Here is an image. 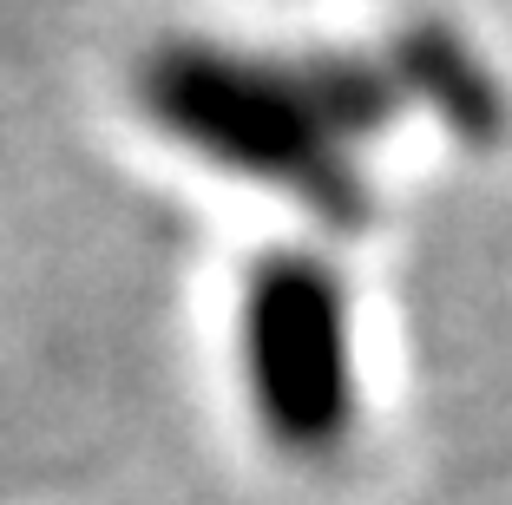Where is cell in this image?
I'll use <instances>...</instances> for the list:
<instances>
[{
  "mask_svg": "<svg viewBox=\"0 0 512 505\" xmlns=\"http://www.w3.org/2000/svg\"><path fill=\"white\" fill-rule=\"evenodd\" d=\"M427 105L460 132H486L499 86L460 33L414 27L388 53L348 46H237V40H165L138 66V112L165 145L211 164L217 178L270 191L322 223L368 210V158Z\"/></svg>",
  "mask_w": 512,
  "mask_h": 505,
  "instance_id": "6da1fadb",
  "label": "cell"
}]
</instances>
